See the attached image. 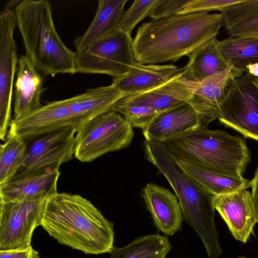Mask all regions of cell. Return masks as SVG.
Listing matches in <instances>:
<instances>
[{
  "label": "cell",
  "instance_id": "obj_30",
  "mask_svg": "<svg viewBox=\"0 0 258 258\" xmlns=\"http://www.w3.org/2000/svg\"><path fill=\"white\" fill-rule=\"evenodd\" d=\"M241 0H190L178 14L197 12L221 11L225 7L240 2Z\"/></svg>",
  "mask_w": 258,
  "mask_h": 258
},
{
  "label": "cell",
  "instance_id": "obj_18",
  "mask_svg": "<svg viewBox=\"0 0 258 258\" xmlns=\"http://www.w3.org/2000/svg\"><path fill=\"white\" fill-rule=\"evenodd\" d=\"M142 196L159 230L171 236L181 229L183 217L176 195L168 189L149 183L143 188Z\"/></svg>",
  "mask_w": 258,
  "mask_h": 258
},
{
  "label": "cell",
  "instance_id": "obj_35",
  "mask_svg": "<svg viewBox=\"0 0 258 258\" xmlns=\"http://www.w3.org/2000/svg\"><path fill=\"white\" fill-rule=\"evenodd\" d=\"M21 2V1H10L4 8L12 9L11 8L14 6H17Z\"/></svg>",
  "mask_w": 258,
  "mask_h": 258
},
{
  "label": "cell",
  "instance_id": "obj_25",
  "mask_svg": "<svg viewBox=\"0 0 258 258\" xmlns=\"http://www.w3.org/2000/svg\"><path fill=\"white\" fill-rule=\"evenodd\" d=\"M218 46L228 64L245 72L247 66L258 62V36L231 37L218 41Z\"/></svg>",
  "mask_w": 258,
  "mask_h": 258
},
{
  "label": "cell",
  "instance_id": "obj_12",
  "mask_svg": "<svg viewBox=\"0 0 258 258\" xmlns=\"http://www.w3.org/2000/svg\"><path fill=\"white\" fill-rule=\"evenodd\" d=\"M244 72L229 64L223 71L201 81L194 82L181 77V82L191 93L188 103L199 115L201 127H207L212 121L218 118L230 83L234 79L242 76Z\"/></svg>",
  "mask_w": 258,
  "mask_h": 258
},
{
  "label": "cell",
  "instance_id": "obj_5",
  "mask_svg": "<svg viewBox=\"0 0 258 258\" xmlns=\"http://www.w3.org/2000/svg\"><path fill=\"white\" fill-rule=\"evenodd\" d=\"M123 95L111 84L90 89L67 99L48 102L21 118L12 119L8 133L28 142L62 127H71L77 132L95 117L111 111Z\"/></svg>",
  "mask_w": 258,
  "mask_h": 258
},
{
  "label": "cell",
  "instance_id": "obj_16",
  "mask_svg": "<svg viewBox=\"0 0 258 258\" xmlns=\"http://www.w3.org/2000/svg\"><path fill=\"white\" fill-rule=\"evenodd\" d=\"M184 72L149 90L124 95L115 105L145 107L162 113L188 102L191 93L180 80Z\"/></svg>",
  "mask_w": 258,
  "mask_h": 258
},
{
  "label": "cell",
  "instance_id": "obj_3",
  "mask_svg": "<svg viewBox=\"0 0 258 258\" xmlns=\"http://www.w3.org/2000/svg\"><path fill=\"white\" fill-rule=\"evenodd\" d=\"M147 159L165 177L179 201L185 222L201 238L209 258L222 254L215 223L212 194L187 175L163 143L145 141Z\"/></svg>",
  "mask_w": 258,
  "mask_h": 258
},
{
  "label": "cell",
  "instance_id": "obj_20",
  "mask_svg": "<svg viewBox=\"0 0 258 258\" xmlns=\"http://www.w3.org/2000/svg\"><path fill=\"white\" fill-rule=\"evenodd\" d=\"M184 68L172 64H144L135 62L125 74L113 78L111 85L124 95L155 88L183 73Z\"/></svg>",
  "mask_w": 258,
  "mask_h": 258
},
{
  "label": "cell",
  "instance_id": "obj_24",
  "mask_svg": "<svg viewBox=\"0 0 258 258\" xmlns=\"http://www.w3.org/2000/svg\"><path fill=\"white\" fill-rule=\"evenodd\" d=\"M221 12L223 26L231 37L258 36V0H241Z\"/></svg>",
  "mask_w": 258,
  "mask_h": 258
},
{
  "label": "cell",
  "instance_id": "obj_15",
  "mask_svg": "<svg viewBox=\"0 0 258 258\" xmlns=\"http://www.w3.org/2000/svg\"><path fill=\"white\" fill-rule=\"evenodd\" d=\"M59 167L17 173L11 180L0 185V200L22 201L35 197H47L57 192L60 172Z\"/></svg>",
  "mask_w": 258,
  "mask_h": 258
},
{
  "label": "cell",
  "instance_id": "obj_7",
  "mask_svg": "<svg viewBox=\"0 0 258 258\" xmlns=\"http://www.w3.org/2000/svg\"><path fill=\"white\" fill-rule=\"evenodd\" d=\"M133 137L131 123L120 113L109 111L95 117L77 132L74 156L82 162H90L128 147Z\"/></svg>",
  "mask_w": 258,
  "mask_h": 258
},
{
  "label": "cell",
  "instance_id": "obj_13",
  "mask_svg": "<svg viewBox=\"0 0 258 258\" xmlns=\"http://www.w3.org/2000/svg\"><path fill=\"white\" fill-rule=\"evenodd\" d=\"M77 131L66 127L38 136L31 141L24 162L17 173L46 167H59L75 154Z\"/></svg>",
  "mask_w": 258,
  "mask_h": 258
},
{
  "label": "cell",
  "instance_id": "obj_34",
  "mask_svg": "<svg viewBox=\"0 0 258 258\" xmlns=\"http://www.w3.org/2000/svg\"><path fill=\"white\" fill-rule=\"evenodd\" d=\"M246 72L251 76L258 78V62L248 64L246 67Z\"/></svg>",
  "mask_w": 258,
  "mask_h": 258
},
{
  "label": "cell",
  "instance_id": "obj_14",
  "mask_svg": "<svg viewBox=\"0 0 258 258\" xmlns=\"http://www.w3.org/2000/svg\"><path fill=\"white\" fill-rule=\"evenodd\" d=\"M214 205L233 236L246 243L257 223L251 192L241 189L215 196Z\"/></svg>",
  "mask_w": 258,
  "mask_h": 258
},
{
  "label": "cell",
  "instance_id": "obj_10",
  "mask_svg": "<svg viewBox=\"0 0 258 258\" xmlns=\"http://www.w3.org/2000/svg\"><path fill=\"white\" fill-rule=\"evenodd\" d=\"M44 197L22 201L0 200V250L26 248L41 226Z\"/></svg>",
  "mask_w": 258,
  "mask_h": 258
},
{
  "label": "cell",
  "instance_id": "obj_29",
  "mask_svg": "<svg viewBox=\"0 0 258 258\" xmlns=\"http://www.w3.org/2000/svg\"><path fill=\"white\" fill-rule=\"evenodd\" d=\"M128 120L133 127L145 130L161 113L149 108L137 106H120L114 105L112 110Z\"/></svg>",
  "mask_w": 258,
  "mask_h": 258
},
{
  "label": "cell",
  "instance_id": "obj_17",
  "mask_svg": "<svg viewBox=\"0 0 258 258\" xmlns=\"http://www.w3.org/2000/svg\"><path fill=\"white\" fill-rule=\"evenodd\" d=\"M14 98V118L25 117L42 105L41 97L45 89L41 74L25 55L18 59Z\"/></svg>",
  "mask_w": 258,
  "mask_h": 258
},
{
  "label": "cell",
  "instance_id": "obj_8",
  "mask_svg": "<svg viewBox=\"0 0 258 258\" xmlns=\"http://www.w3.org/2000/svg\"><path fill=\"white\" fill-rule=\"evenodd\" d=\"M131 35L118 29L76 52L77 73L106 74L113 78L127 73L135 62Z\"/></svg>",
  "mask_w": 258,
  "mask_h": 258
},
{
  "label": "cell",
  "instance_id": "obj_23",
  "mask_svg": "<svg viewBox=\"0 0 258 258\" xmlns=\"http://www.w3.org/2000/svg\"><path fill=\"white\" fill-rule=\"evenodd\" d=\"M176 160L179 166L187 175L215 196L249 187V181L242 176L225 175L181 160Z\"/></svg>",
  "mask_w": 258,
  "mask_h": 258
},
{
  "label": "cell",
  "instance_id": "obj_27",
  "mask_svg": "<svg viewBox=\"0 0 258 258\" xmlns=\"http://www.w3.org/2000/svg\"><path fill=\"white\" fill-rule=\"evenodd\" d=\"M28 142L8 133L0 147V185L11 180L23 165L28 149Z\"/></svg>",
  "mask_w": 258,
  "mask_h": 258
},
{
  "label": "cell",
  "instance_id": "obj_11",
  "mask_svg": "<svg viewBox=\"0 0 258 258\" xmlns=\"http://www.w3.org/2000/svg\"><path fill=\"white\" fill-rule=\"evenodd\" d=\"M14 9L4 8L0 15V139L6 141L12 119L13 86L18 59L14 31Z\"/></svg>",
  "mask_w": 258,
  "mask_h": 258
},
{
  "label": "cell",
  "instance_id": "obj_6",
  "mask_svg": "<svg viewBox=\"0 0 258 258\" xmlns=\"http://www.w3.org/2000/svg\"><path fill=\"white\" fill-rule=\"evenodd\" d=\"M163 144L177 159L225 175L242 176L250 161L245 141L222 130L199 127Z\"/></svg>",
  "mask_w": 258,
  "mask_h": 258
},
{
  "label": "cell",
  "instance_id": "obj_36",
  "mask_svg": "<svg viewBox=\"0 0 258 258\" xmlns=\"http://www.w3.org/2000/svg\"><path fill=\"white\" fill-rule=\"evenodd\" d=\"M238 258H246V257L244 256H240V257H238Z\"/></svg>",
  "mask_w": 258,
  "mask_h": 258
},
{
  "label": "cell",
  "instance_id": "obj_19",
  "mask_svg": "<svg viewBox=\"0 0 258 258\" xmlns=\"http://www.w3.org/2000/svg\"><path fill=\"white\" fill-rule=\"evenodd\" d=\"M201 127L199 115L188 102L160 113L144 131L145 140L164 143L177 136Z\"/></svg>",
  "mask_w": 258,
  "mask_h": 258
},
{
  "label": "cell",
  "instance_id": "obj_2",
  "mask_svg": "<svg viewBox=\"0 0 258 258\" xmlns=\"http://www.w3.org/2000/svg\"><path fill=\"white\" fill-rule=\"evenodd\" d=\"M41 226L59 243L86 254L110 253L114 247L113 223L78 194L57 192L47 197Z\"/></svg>",
  "mask_w": 258,
  "mask_h": 258
},
{
  "label": "cell",
  "instance_id": "obj_9",
  "mask_svg": "<svg viewBox=\"0 0 258 258\" xmlns=\"http://www.w3.org/2000/svg\"><path fill=\"white\" fill-rule=\"evenodd\" d=\"M218 119L244 137L258 141V78L246 72L231 82Z\"/></svg>",
  "mask_w": 258,
  "mask_h": 258
},
{
  "label": "cell",
  "instance_id": "obj_4",
  "mask_svg": "<svg viewBox=\"0 0 258 258\" xmlns=\"http://www.w3.org/2000/svg\"><path fill=\"white\" fill-rule=\"evenodd\" d=\"M25 55L43 76L77 73L76 52L68 48L55 29L47 0H23L14 9Z\"/></svg>",
  "mask_w": 258,
  "mask_h": 258
},
{
  "label": "cell",
  "instance_id": "obj_22",
  "mask_svg": "<svg viewBox=\"0 0 258 258\" xmlns=\"http://www.w3.org/2000/svg\"><path fill=\"white\" fill-rule=\"evenodd\" d=\"M218 41L216 37L209 40L188 56L183 78L199 82L227 68L229 64L218 48Z\"/></svg>",
  "mask_w": 258,
  "mask_h": 258
},
{
  "label": "cell",
  "instance_id": "obj_26",
  "mask_svg": "<svg viewBox=\"0 0 258 258\" xmlns=\"http://www.w3.org/2000/svg\"><path fill=\"white\" fill-rule=\"evenodd\" d=\"M166 236H142L123 247H114L110 258H165L171 248Z\"/></svg>",
  "mask_w": 258,
  "mask_h": 258
},
{
  "label": "cell",
  "instance_id": "obj_28",
  "mask_svg": "<svg viewBox=\"0 0 258 258\" xmlns=\"http://www.w3.org/2000/svg\"><path fill=\"white\" fill-rule=\"evenodd\" d=\"M157 0H135L126 11H124L118 29L130 35L136 25L148 15Z\"/></svg>",
  "mask_w": 258,
  "mask_h": 258
},
{
  "label": "cell",
  "instance_id": "obj_32",
  "mask_svg": "<svg viewBox=\"0 0 258 258\" xmlns=\"http://www.w3.org/2000/svg\"><path fill=\"white\" fill-rule=\"evenodd\" d=\"M38 251L32 245L26 248L0 250V258H39Z\"/></svg>",
  "mask_w": 258,
  "mask_h": 258
},
{
  "label": "cell",
  "instance_id": "obj_1",
  "mask_svg": "<svg viewBox=\"0 0 258 258\" xmlns=\"http://www.w3.org/2000/svg\"><path fill=\"white\" fill-rule=\"evenodd\" d=\"M223 18L221 13L197 12L154 19L144 23L133 39L135 61L156 64L189 56L216 37Z\"/></svg>",
  "mask_w": 258,
  "mask_h": 258
},
{
  "label": "cell",
  "instance_id": "obj_33",
  "mask_svg": "<svg viewBox=\"0 0 258 258\" xmlns=\"http://www.w3.org/2000/svg\"><path fill=\"white\" fill-rule=\"evenodd\" d=\"M249 186L251 188V197L257 222H258V166L254 176L249 181Z\"/></svg>",
  "mask_w": 258,
  "mask_h": 258
},
{
  "label": "cell",
  "instance_id": "obj_21",
  "mask_svg": "<svg viewBox=\"0 0 258 258\" xmlns=\"http://www.w3.org/2000/svg\"><path fill=\"white\" fill-rule=\"evenodd\" d=\"M127 0H99L96 13L87 30L76 37V52L86 47L118 29Z\"/></svg>",
  "mask_w": 258,
  "mask_h": 258
},
{
  "label": "cell",
  "instance_id": "obj_31",
  "mask_svg": "<svg viewBox=\"0 0 258 258\" xmlns=\"http://www.w3.org/2000/svg\"><path fill=\"white\" fill-rule=\"evenodd\" d=\"M190 0H157L152 7L149 16L154 19L178 14L182 7Z\"/></svg>",
  "mask_w": 258,
  "mask_h": 258
}]
</instances>
